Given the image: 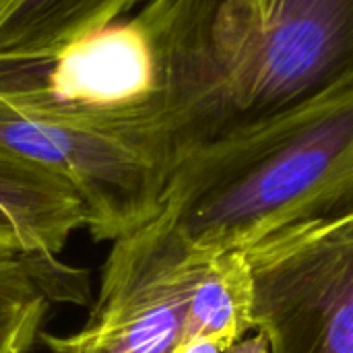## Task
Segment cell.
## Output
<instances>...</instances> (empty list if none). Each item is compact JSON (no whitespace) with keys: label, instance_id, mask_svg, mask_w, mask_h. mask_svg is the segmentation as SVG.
<instances>
[{"label":"cell","instance_id":"obj_1","mask_svg":"<svg viewBox=\"0 0 353 353\" xmlns=\"http://www.w3.org/2000/svg\"><path fill=\"white\" fill-rule=\"evenodd\" d=\"M353 211V72L283 110L240 120L170 170L157 215L114 242L103 304L203 267L288 225Z\"/></svg>","mask_w":353,"mask_h":353},{"label":"cell","instance_id":"obj_2","mask_svg":"<svg viewBox=\"0 0 353 353\" xmlns=\"http://www.w3.org/2000/svg\"><path fill=\"white\" fill-rule=\"evenodd\" d=\"M221 0H143L52 54L0 60V99L128 145L165 176L232 126L213 50Z\"/></svg>","mask_w":353,"mask_h":353},{"label":"cell","instance_id":"obj_3","mask_svg":"<svg viewBox=\"0 0 353 353\" xmlns=\"http://www.w3.org/2000/svg\"><path fill=\"white\" fill-rule=\"evenodd\" d=\"M213 50L232 124L283 110L353 72V0H221Z\"/></svg>","mask_w":353,"mask_h":353},{"label":"cell","instance_id":"obj_4","mask_svg":"<svg viewBox=\"0 0 353 353\" xmlns=\"http://www.w3.org/2000/svg\"><path fill=\"white\" fill-rule=\"evenodd\" d=\"M244 256L269 353H353V211L288 225Z\"/></svg>","mask_w":353,"mask_h":353},{"label":"cell","instance_id":"obj_5","mask_svg":"<svg viewBox=\"0 0 353 353\" xmlns=\"http://www.w3.org/2000/svg\"><path fill=\"white\" fill-rule=\"evenodd\" d=\"M0 155L74 190L95 242H116L147 225L159 211L168 180L124 143L25 114L2 99Z\"/></svg>","mask_w":353,"mask_h":353},{"label":"cell","instance_id":"obj_6","mask_svg":"<svg viewBox=\"0 0 353 353\" xmlns=\"http://www.w3.org/2000/svg\"><path fill=\"white\" fill-rule=\"evenodd\" d=\"M203 267L168 273L103 304H93L72 335L41 333L48 353H172L188 343L186 316Z\"/></svg>","mask_w":353,"mask_h":353},{"label":"cell","instance_id":"obj_7","mask_svg":"<svg viewBox=\"0 0 353 353\" xmlns=\"http://www.w3.org/2000/svg\"><path fill=\"white\" fill-rule=\"evenodd\" d=\"M83 228L85 209L74 190L0 155V254H60Z\"/></svg>","mask_w":353,"mask_h":353},{"label":"cell","instance_id":"obj_8","mask_svg":"<svg viewBox=\"0 0 353 353\" xmlns=\"http://www.w3.org/2000/svg\"><path fill=\"white\" fill-rule=\"evenodd\" d=\"M89 302V273L58 254H0V353H31L54 306Z\"/></svg>","mask_w":353,"mask_h":353},{"label":"cell","instance_id":"obj_9","mask_svg":"<svg viewBox=\"0 0 353 353\" xmlns=\"http://www.w3.org/2000/svg\"><path fill=\"white\" fill-rule=\"evenodd\" d=\"M143 0H0V60L37 58L128 14Z\"/></svg>","mask_w":353,"mask_h":353},{"label":"cell","instance_id":"obj_10","mask_svg":"<svg viewBox=\"0 0 353 353\" xmlns=\"http://www.w3.org/2000/svg\"><path fill=\"white\" fill-rule=\"evenodd\" d=\"M252 279L244 250L221 254L201 271L188 306V341L221 337L238 343L252 333Z\"/></svg>","mask_w":353,"mask_h":353},{"label":"cell","instance_id":"obj_11","mask_svg":"<svg viewBox=\"0 0 353 353\" xmlns=\"http://www.w3.org/2000/svg\"><path fill=\"white\" fill-rule=\"evenodd\" d=\"M232 345L234 343H230L228 339H221V337H205V339L188 341L172 353H225Z\"/></svg>","mask_w":353,"mask_h":353},{"label":"cell","instance_id":"obj_12","mask_svg":"<svg viewBox=\"0 0 353 353\" xmlns=\"http://www.w3.org/2000/svg\"><path fill=\"white\" fill-rule=\"evenodd\" d=\"M225 353H269L267 341L261 333L252 331L246 337H242L238 343H234Z\"/></svg>","mask_w":353,"mask_h":353},{"label":"cell","instance_id":"obj_13","mask_svg":"<svg viewBox=\"0 0 353 353\" xmlns=\"http://www.w3.org/2000/svg\"><path fill=\"white\" fill-rule=\"evenodd\" d=\"M246 2H252V4H261V2H269V0H246Z\"/></svg>","mask_w":353,"mask_h":353}]
</instances>
